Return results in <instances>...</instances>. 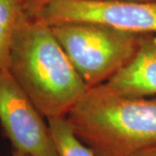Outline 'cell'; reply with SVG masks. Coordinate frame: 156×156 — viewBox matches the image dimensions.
Instances as JSON below:
<instances>
[{
  "label": "cell",
  "mask_w": 156,
  "mask_h": 156,
  "mask_svg": "<svg viewBox=\"0 0 156 156\" xmlns=\"http://www.w3.org/2000/svg\"><path fill=\"white\" fill-rule=\"evenodd\" d=\"M9 71L46 120L67 116L89 89L50 26L28 15L13 35Z\"/></svg>",
  "instance_id": "6da1fadb"
},
{
  "label": "cell",
  "mask_w": 156,
  "mask_h": 156,
  "mask_svg": "<svg viewBox=\"0 0 156 156\" xmlns=\"http://www.w3.org/2000/svg\"><path fill=\"white\" fill-rule=\"evenodd\" d=\"M95 156H131L156 144V98H130L106 84L89 88L67 115Z\"/></svg>",
  "instance_id": "7a4b0ae2"
},
{
  "label": "cell",
  "mask_w": 156,
  "mask_h": 156,
  "mask_svg": "<svg viewBox=\"0 0 156 156\" xmlns=\"http://www.w3.org/2000/svg\"><path fill=\"white\" fill-rule=\"evenodd\" d=\"M50 28L89 89L105 83L125 67L144 35L89 22L60 23Z\"/></svg>",
  "instance_id": "3957f363"
},
{
  "label": "cell",
  "mask_w": 156,
  "mask_h": 156,
  "mask_svg": "<svg viewBox=\"0 0 156 156\" xmlns=\"http://www.w3.org/2000/svg\"><path fill=\"white\" fill-rule=\"evenodd\" d=\"M31 17L49 26L89 22L137 34H156V1L52 0Z\"/></svg>",
  "instance_id": "277c9868"
},
{
  "label": "cell",
  "mask_w": 156,
  "mask_h": 156,
  "mask_svg": "<svg viewBox=\"0 0 156 156\" xmlns=\"http://www.w3.org/2000/svg\"><path fill=\"white\" fill-rule=\"evenodd\" d=\"M0 124L14 150L30 156H58L44 117L8 69H0Z\"/></svg>",
  "instance_id": "5b68a950"
},
{
  "label": "cell",
  "mask_w": 156,
  "mask_h": 156,
  "mask_svg": "<svg viewBox=\"0 0 156 156\" xmlns=\"http://www.w3.org/2000/svg\"><path fill=\"white\" fill-rule=\"evenodd\" d=\"M105 84L125 97L156 95V34H144L132 60Z\"/></svg>",
  "instance_id": "8992f818"
},
{
  "label": "cell",
  "mask_w": 156,
  "mask_h": 156,
  "mask_svg": "<svg viewBox=\"0 0 156 156\" xmlns=\"http://www.w3.org/2000/svg\"><path fill=\"white\" fill-rule=\"evenodd\" d=\"M25 16L23 0H0V69L9 70L12 37Z\"/></svg>",
  "instance_id": "52a82bcc"
},
{
  "label": "cell",
  "mask_w": 156,
  "mask_h": 156,
  "mask_svg": "<svg viewBox=\"0 0 156 156\" xmlns=\"http://www.w3.org/2000/svg\"><path fill=\"white\" fill-rule=\"evenodd\" d=\"M58 156H95L73 132L66 116L47 120Z\"/></svg>",
  "instance_id": "ba28073f"
},
{
  "label": "cell",
  "mask_w": 156,
  "mask_h": 156,
  "mask_svg": "<svg viewBox=\"0 0 156 156\" xmlns=\"http://www.w3.org/2000/svg\"><path fill=\"white\" fill-rule=\"evenodd\" d=\"M52 0H23L25 11L29 17H31L40 7ZM136 1H156V0H136Z\"/></svg>",
  "instance_id": "9c48e42d"
},
{
  "label": "cell",
  "mask_w": 156,
  "mask_h": 156,
  "mask_svg": "<svg viewBox=\"0 0 156 156\" xmlns=\"http://www.w3.org/2000/svg\"><path fill=\"white\" fill-rule=\"evenodd\" d=\"M131 156H156V144L137 151Z\"/></svg>",
  "instance_id": "30bf717a"
},
{
  "label": "cell",
  "mask_w": 156,
  "mask_h": 156,
  "mask_svg": "<svg viewBox=\"0 0 156 156\" xmlns=\"http://www.w3.org/2000/svg\"><path fill=\"white\" fill-rule=\"evenodd\" d=\"M12 156H30L24 153H22V152H19V151L14 150L13 154H12Z\"/></svg>",
  "instance_id": "8fae6325"
}]
</instances>
